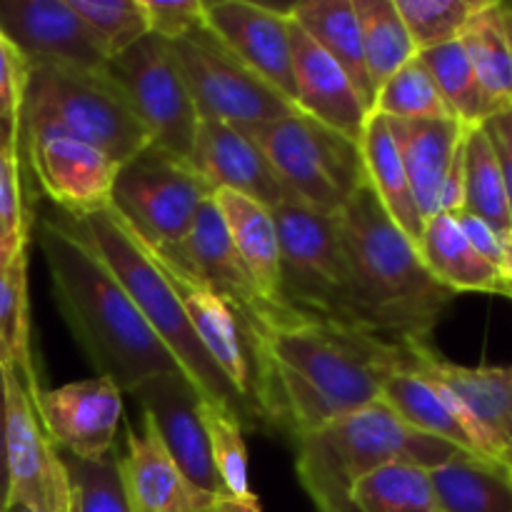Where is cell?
<instances>
[{
    "instance_id": "cell-1",
    "label": "cell",
    "mask_w": 512,
    "mask_h": 512,
    "mask_svg": "<svg viewBox=\"0 0 512 512\" xmlns=\"http://www.w3.org/2000/svg\"><path fill=\"white\" fill-rule=\"evenodd\" d=\"M243 345L265 430L293 440L380 400L410 348L315 318L268 323L245 333Z\"/></svg>"
},
{
    "instance_id": "cell-2",
    "label": "cell",
    "mask_w": 512,
    "mask_h": 512,
    "mask_svg": "<svg viewBox=\"0 0 512 512\" xmlns=\"http://www.w3.org/2000/svg\"><path fill=\"white\" fill-rule=\"evenodd\" d=\"M33 230L55 305L98 375L113 380L123 393L158 375H183L78 220L60 210L38 213Z\"/></svg>"
},
{
    "instance_id": "cell-3",
    "label": "cell",
    "mask_w": 512,
    "mask_h": 512,
    "mask_svg": "<svg viewBox=\"0 0 512 512\" xmlns=\"http://www.w3.org/2000/svg\"><path fill=\"white\" fill-rule=\"evenodd\" d=\"M370 333L395 345L428 343L453 293L425 268L420 250L363 185L335 215Z\"/></svg>"
},
{
    "instance_id": "cell-4",
    "label": "cell",
    "mask_w": 512,
    "mask_h": 512,
    "mask_svg": "<svg viewBox=\"0 0 512 512\" xmlns=\"http://www.w3.org/2000/svg\"><path fill=\"white\" fill-rule=\"evenodd\" d=\"M300 485L318 512H355L350 490L390 463L435 470L460 453L445 440L410 428L383 400L343 415L295 440Z\"/></svg>"
},
{
    "instance_id": "cell-5",
    "label": "cell",
    "mask_w": 512,
    "mask_h": 512,
    "mask_svg": "<svg viewBox=\"0 0 512 512\" xmlns=\"http://www.w3.org/2000/svg\"><path fill=\"white\" fill-rule=\"evenodd\" d=\"M78 223L83 225V230L93 240V245L103 255L115 278L120 280V285L128 290L130 300L140 310L150 330L163 340L170 355L178 360L180 370L193 385L195 393L203 400L223 405L230 413H235L243 428L265 430L258 413L235 393L233 385L225 380L218 365L205 353L193 325L188 323V315H185L173 285L168 283L158 263L150 258L138 235L115 213L113 205L100 210V213L88 215V218H80Z\"/></svg>"
},
{
    "instance_id": "cell-6",
    "label": "cell",
    "mask_w": 512,
    "mask_h": 512,
    "mask_svg": "<svg viewBox=\"0 0 512 512\" xmlns=\"http://www.w3.org/2000/svg\"><path fill=\"white\" fill-rule=\"evenodd\" d=\"M80 140L123 165L148 148V130L133 113L123 90L105 70L28 65L20 148L43 138Z\"/></svg>"
},
{
    "instance_id": "cell-7",
    "label": "cell",
    "mask_w": 512,
    "mask_h": 512,
    "mask_svg": "<svg viewBox=\"0 0 512 512\" xmlns=\"http://www.w3.org/2000/svg\"><path fill=\"white\" fill-rule=\"evenodd\" d=\"M285 308L303 318L370 333L335 218L295 200L273 210Z\"/></svg>"
},
{
    "instance_id": "cell-8",
    "label": "cell",
    "mask_w": 512,
    "mask_h": 512,
    "mask_svg": "<svg viewBox=\"0 0 512 512\" xmlns=\"http://www.w3.org/2000/svg\"><path fill=\"white\" fill-rule=\"evenodd\" d=\"M260 145L290 200L335 218L368 185L360 143L303 113L243 130Z\"/></svg>"
},
{
    "instance_id": "cell-9",
    "label": "cell",
    "mask_w": 512,
    "mask_h": 512,
    "mask_svg": "<svg viewBox=\"0 0 512 512\" xmlns=\"http://www.w3.org/2000/svg\"><path fill=\"white\" fill-rule=\"evenodd\" d=\"M210 198L208 180L155 143L120 165L113 183L115 213L153 248H178Z\"/></svg>"
},
{
    "instance_id": "cell-10",
    "label": "cell",
    "mask_w": 512,
    "mask_h": 512,
    "mask_svg": "<svg viewBox=\"0 0 512 512\" xmlns=\"http://www.w3.org/2000/svg\"><path fill=\"white\" fill-rule=\"evenodd\" d=\"M175 65L190 90L200 120H218L238 130L300 113L283 93L255 75L208 23L170 43Z\"/></svg>"
},
{
    "instance_id": "cell-11",
    "label": "cell",
    "mask_w": 512,
    "mask_h": 512,
    "mask_svg": "<svg viewBox=\"0 0 512 512\" xmlns=\"http://www.w3.org/2000/svg\"><path fill=\"white\" fill-rule=\"evenodd\" d=\"M108 73L123 90L150 140L190 163L200 115L168 40L153 33L145 35L133 48L108 60Z\"/></svg>"
},
{
    "instance_id": "cell-12",
    "label": "cell",
    "mask_w": 512,
    "mask_h": 512,
    "mask_svg": "<svg viewBox=\"0 0 512 512\" xmlns=\"http://www.w3.org/2000/svg\"><path fill=\"white\" fill-rule=\"evenodd\" d=\"M5 398H8L10 505H23L33 512H73V488L63 455L45 435L30 395L8 373H5Z\"/></svg>"
},
{
    "instance_id": "cell-13",
    "label": "cell",
    "mask_w": 512,
    "mask_h": 512,
    "mask_svg": "<svg viewBox=\"0 0 512 512\" xmlns=\"http://www.w3.org/2000/svg\"><path fill=\"white\" fill-rule=\"evenodd\" d=\"M45 435L75 460H105L115 450V433L123 420V390L113 380H90L40 390L33 400Z\"/></svg>"
},
{
    "instance_id": "cell-14",
    "label": "cell",
    "mask_w": 512,
    "mask_h": 512,
    "mask_svg": "<svg viewBox=\"0 0 512 512\" xmlns=\"http://www.w3.org/2000/svg\"><path fill=\"white\" fill-rule=\"evenodd\" d=\"M178 253V258L188 265L190 273L203 280L215 295L228 303L235 313L240 335L253 333L268 323H285L295 320L290 315L278 313L273 305L265 303L263 295L255 288L253 278L248 275L245 265L240 263L233 243L228 238L223 218L215 208L213 198L200 208L190 233L185 235L178 248H168Z\"/></svg>"
},
{
    "instance_id": "cell-15",
    "label": "cell",
    "mask_w": 512,
    "mask_h": 512,
    "mask_svg": "<svg viewBox=\"0 0 512 512\" xmlns=\"http://www.w3.org/2000/svg\"><path fill=\"white\" fill-rule=\"evenodd\" d=\"M0 33L30 68H108V58L68 0H0Z\"/></svg>"
},
{
    "instance_id": "cell-16",
    "label": "cell",
    "mask_w": 512,
    "mask_h": 512,
    "mask_svg": "<svg viewBox=\"0 0 512 512\" xmlns=\"http://www.w3.org/2000/svg\"><path fill=\"white\" fill-rule=\"evenodd\" d=\"M20 160H28L45 198L70 218H88L113 205L120 165L93 145L55 135L23 145Z\"/></svg>"
},
{
    "instance_id": "cell-17",
    "label": "cell",
    "mask_w": 512,
    "mask_h": 512,
    "mask_svg": "<svg viewBox=\"0 0 512 512\" xmlns=\"http://www.w3.org/2000/svg\"><path fill=\"white\" fill-rule=\"evenodd\" d=\"M130 395L138 398L143 413L153 420L160 443L190 488L203 495H223V483L210 460L208 435L200 418V395L185 375H158L138 385Z\"/></svg>"
},
{
    "instance_id": "cell-18",
    "label": "cell",
    "mask_w": 512,
    "mask_h": 512,
    "mask_svg": "<svg viewBox=\"0 0 512 512\" xmlns=\"http://www.w3.org/2000/svg\"><path fill=\"white\" fill-rule=\"evenodd\" d=\"M140 243H143V240H140ZM143 245L150 253V258H153L155 263H158V268L165 273L168 283L173 285L175 295H178L180 305H183L185 315H188V323L193 325L195 335H198V340L203 343L205 353H208L210 360L218 365V370L225 375V380L233 385L235 393L258 413V408H255L253 403L248 353H245L243 335H240L238 320H235L233 310H230L228 303H225L220 295H215L203 280H198L190 273L188 265L178 258L175 250L153 248V245L148 243ZM260 423H263V420H260Z\"/></svg>"
},
{
    "instance_id": "cell-19",
    "label": "cell",
    "mask_w": 512,
    "mask_h": 512,
    "mask_svg": "<svg viewBox=\"0 0 512 512\" xmlns=\"http://www.w3.org/2000/svg\"><path fill=\"white\" fill-rule=\"evenodd\" d=\"M405 368L443 385L478 425L495 458L512 470V365L468 368L443 360L430 343H415L408 348Z\"/></svg>"
},
{
    "instance_id": "cell-20",
    "label": "cell",
    "mask_w": 512,
    "mask_h": 512,
    "mask_svg": "<svg viewBox=\"0 0 512 512\" xmlns=\"http://www.w3.org/2000/svg\"><path fill=\"white\" fill-rule=\"evenodd\" d=\"M203 8L208 28L255 75H260L295 105L288 13L248 0H208V3L203 0Z\"/></svg>"
},
{
    "instance_id": "cell-21",
    "label": "cell",
    "mask_w": 512,
    "mask_h": 512,
    "mask_svg": "<svg viewBox=\"0 0 512 512\" xmlns=\"http://www.w3.org/2000/svg\"><path fill=\"white\" fill-rule=\"evenodd\" d=\"M190 165L213 190H233L275 210L290 200L278 173L250 135L218 120H200Z\"/></svg>"
},
{
    "instance_id": "cell-22",
    "label": "cell",
    "mask_w": 512,
    "mask_h": 512,
    "mask_svg": "<svg viewBox=\"0 0 512 512\" xmlns=\"http://www.w3.org/2000/svg\"><path fill=\"white\" fill-rule=\"evenodd\" d=\"M288 13V10H285ZM290 48H293L295 105L303 115L325 128L345 135L353 143L363 138L370 110L360 100L345 70L288 15Z\"/></svg>"
},
{
    "instance_id": "cell-23",
    "label": "cell",
    "mask_w": 512,
    "mask_h": 512,
    "mask_svg": "<svg viewBox=\"0 0 512 512\" xmlns=\"http://www.w3.org/2000/svg\"><path fill=\"white\" fill-rule=\"evenodd\" d=\"M380 400L410 428L445 440L453 448H458L460 453L500 463L493 450H490L488 440L478 430V425L465 413L463 405L443 385L430 380L428 375L403 365L383 383Z\"/></svg>"
},
{
    "instance_id": "cell-24",
    "label": "cell",
    "mask_w": 512,
    "mask_h": 512,
    "mask_svg": "<svg viewBox=\"0 0 512 512\" xmlns=\"http://www.w3.org/2000/svg\"><path fill=\"white\" fill-rule=\"evenodd\" d=\"M118 473L128 512H193L203 500L213 498L190 488L145 413L143 428L135 430L128 425Z\"/></svg>"
},
{
    "instance_id": "cell-25",
    "label": "cell",
    "mask_w": 512,
    "mask_h": 512,
    "mask_svg": "<svg viewBox=\"0 0 512 512\" xmlns=\"http://www.w3.org/2000/svg\"><path fill=\"white\" fill-rule=\"evenodd\" d=\"M388 120V118H385ZM420 215L430 220L440 213V195L465 140V125L443 120H388Z\"/></svg>"
},
{
    "instance_id": "cell-26",
    "label": "cell",
    "mask_w": 512,
    "mask_h": 512,
    "mask_svg": "<svg viewBox=\"0 0 512 512\" xmlns=\"http://www.w3.org/2000/svg\"><path fill=\"white\" fill-rule=\"evenodd\" d=\"M213 203L223 218L228 238L253 278L255 288L265 303L273 305L278 313L290 318H303L285 308L283 290H280V240L275 228L273 210L233 190H213Z\"/></svg>"
},
{
    "instance_id": "cell-27",
    "label": "cell",
    "mask_w": 512,
    "mask_h": 512,
    "mask_svg": "<svg viewBox=\"0 0 512 512\" xmlns=\"http://www.w3.org/2000/svg\"><path fill=\"white\" fill-rule=\"evenodd\" d=\"M420 258L435 280L450 293H500L505 280L478 250L470 245L458 220L450 213H438L425 220L418 243Z\"/></svg>"
},
{
    "instance_id": "cell-28",
    "label": "cell",
    "mask_w": 512,
    "mask_h": 512,
    "mask_svg": "<svg viewBox=\"0 0 512 512\" xmlns=\"http://www.w3.org/2000/svg\"><path fill=\"white\" fill-rule=\"evenodd\" d=\"M360 153H363L368 185L375 198H378V203L383 205L388 218L418 245L420 238H423L425 218L420 215L418 203H415L413 188H410L408 173H405L403 155H400L388 120L370 113L363 138H360Z\"/></svg>"
},
{
    "instance_id": "cell-29",
    "label": "cell",
    "mask_w": 512,
    "mask_h": 512,
    "mask_svg": "<svg viewBox=\"0 0 512 512\" xmlns=\"http://www.w3.org/2000/svg\"><path fill=\"white\" fill-rule=\"evenodd\" d=\"M285 10L345 70L365 108L373 110L375 88L365 65L363 33L353 0H305Z\"/></svg>"
},
{
    "instance_id": "cell-30",
    "label": "cell",
    "mask_w": 512,
    "mask_h": 512,
    "mask_svg": "<svg viewBox=\"0 0 512 512\" xmlns=\"http://www.w3.org/2000/svg\"><path fill=\"white\" fill-rule=\"evenodd\" d=\"M0 368L23 385L30 400L38 398L43 388L30 350L28 248L0 265Z\"/></svg>"
},
{
    "instance_id": "cell-31",
    "label": "cell",
    "mask_w": 512,
    "mask_h": 512,
    "mask_svg": "<svg viewBox=\"0 0 512 512\" xmlns=\"http://www.w3.org/2000/svg\"><path fill=\"white\" fill-rule=\"evenodd\" d=\"M440 512H512V470L458 453L430 470Z\"/></svg>"
},
{
    "instance_id": "cell-32",
    "label": "cell",
    "mask_w": 512,
    "mask_h": 512,
    "mask_svg": "<svg viewBox=\"0 0 512 512\" xmlns=\"http://www.w3.org/2000/svg\"><path fill=\"white\" fill-rule=\"evenodd\" d=\"M465 55L485 93L498 105L512 103V8L485 0L460 35Z\"/></svg>"
},
{
    "instance_id": "cell-33",
    "label": "cell",
    "mask_w": 512,
    "mask_h": 512,
    "mask_svg": "<svg viewBox=\"0 0 512 512\" xmlns=\"http://www.w3.org/2000/svg\"><path fill=\"white\" fill-rule=\"evenodd\" d=\"M463 180H465V203L463 210L488 223L495 233L508 238L512 230V213L508 188H505L503 173L495 160L493 145L483 128L465 130L463 145Z\"/></svg>"
},
{
    "instance_id": "cell-34",
    "label": "cell",
    "mask_w": 512,
    "mask_h": 512,
    "mask_svg": "<svg viewBox=\"0 0 512 512\" xmlns=\"http://www.w3.org/2000/svg\"><path fill=\"white\" fill-rule=\"evenodd\" d=\"M418 58L433 75L450 115L465 128H478L500 108L480 85L460 40L423 50V53H418Z\"/></svg>"
},
{
    "instance_id": "cell-35",
    "label": "cell",
    "mask_w": 512,
    "mask_h": 512,
    "mask_svg": "<svg viewBox=\"0 0 512 512\" xmlns=\"http://www.w3.org/2000/svg\"><path fill=\"white\" fill-rule=\"evenodd\" d=\"M363 33L365 65L373 88L383 85L403 65L418 58L413 38L395 0H353Z\"/></svg>"
},
{
    "instance_id": "cell-36",
    "label": "cell",
    "mask_w": 512,
    "mask_h": 512,
    "mask_svg": "<svg viewBox=\"0 0 512 512\" xmlns=\"http://www.w3.org/2000/svg\"><path fill=\"white\" fill-rule=\"evenodd\" d=\"M355 512H440L430 470L390 463L365 475L350 490Z\"/></svg>"
},
{
    "instance_id": "cell-37",
    "label": "cell",
    "mask_w": 512,
    "mask_h": 512,
    "mask_svg": "<svg viewBox=\"0 0 512 512\" xmlns=\"http://www.w3.org/2000/svg\"><path fill=\"white\" fill-rule=\"evenodd\" d=\"M373 115L388 120H443L453 118L423 60L415 58L378 85Z\"/></svg>"
},
{
    "instance_id": "cell-38",
    "label": "cell",
    "mask_w": 512,
    "mask_h": 512,
    "mask_svg": "<svg viewBox=\"0 0 512 512\" xmlns=\"http://www.w3.org/2000/svg\"><path fill=\"white\" fill-rule=\"evenodd\" d=\"M108 60L150 35L143 0H68Z\"/></svg>"
},
{
    "instance_id": "cell-39",
    "label": "cell",
    "mask_w": 512,
    "mask_h": 512,
    "mask_svg": "<svg viewBox=\"0 0 512 512\" xmlns=\"http://www.w3.org/2000/svg\"><path fill=\"white\" fill-rule=\"evenodd\" d=\"M200 418H203L205 435H208V448L213 468L218 473L223 490L235 498H248L255 495L250 490L248 473V450L243 440V425L230 413L228 408L210 400L200 398Z\"/></svg>"
},
{
    "instance_id": "cell-40",
    "label": "cell",
    "mask_w": 512,
    "mask_h": 512,
    "mask_svg": "<svg viewBox=\"0 0 512 512\" xmlns=\"http://www.w3.org/2000/svg\"><path fill=\"white\" fill-rule=\"evenodd\" d=\"M418 53L460 40L485 0H395Z\"/></svg>"
},
{
    "instance_id": "cell-41",
    "label": "cell",
    "mask_w": 512,
    "mask_h": 512,
    "mask_svg": "<svg viewBox=\"0 0 512 512\" xmlns=\"http://www.w3.org/2000/svg\"><path fill=\"white\" fill-rule=\"evenodd\" d=\"M33 213L25 203L23 160L18 153H0V265L28 248Z\"/></svg>"
},
{
    "instance_id": "cell-42",
    "label": "cell",
    "mask_w": 512,
    "mask_h": 512,
    "mask_svg": "<svg viewBox=\"0 0 512 512\" xmlns=\"http://www.w3.org/2000/svg\"><path fill=\"white\" fill-rule=\"evenodd\" d=\"M63 463L68 470L78 512H128L115 453L105 460H95V463L63 455Z\"/></svg>"
},
{
    "instance_id": "cell-43",
    "label": "cell",
    "mask_w": 512,
    "mask_h": 512,
    "mask_svg": "<svg viewBox=\"0 0 512 512\" xmlns=\"http://www.w3.org/2000/svg\"><path fill=\"white\" fill-rule=\"evenodd\" d=\"M25 80H28V63L0 33V153L20 155Z\"/></svg>"
},
{
    "instance_id": "cell-44",
    "label": "cell",
    "mask_w": 512,
    "mask_h": 512,
    "mask_svg": "<svg viewBox=\"0 0 512 512\" xmlns=\"http://www.w3.org/2000/svg\"><path fill=\"white\" fill-rule=\"evenodd\" d=\"M150 33L175 43L205 23L203 0H143Z\"/></svg>"
},
{
    "instance_id": "cell-45",
    "label": "cell",
    "mask_w": 512,
    "mask_h": 512,
    "mask_svg": "<svg viewBox=\"0 0 512 512\" xmlns=\"http://www.w3.org/2000/svg\"><path fill=\"white\" fill-rule=\"evenodd\" d=\"M455 220H458L460 230L465 233V238L470 240L475 250L503 275L505 280V268H508V245H505V238L500 233H495L488 223H483L480 218L470 215L468 210H460V213H453Z\"/></svg>"
},
{
    "instance_id": "cell-46",
    "label": "cell",
    "mask_w": 512,
    "mask_h": 512,
    "mask_svg": "<svg viewBox=\"0 0 512 512\" xmlns=\"http://www.w3.org/2000/svg\"><path fill=\"white\" fill-rule=\"evenodd\" d=\"M483 133L488 135L490 145H493L495 160L500 165V173H503L505 188H508V200H510V213H512V103L500 105L483 125Z\"/></svg>"
},
{
    "instance_id": "cell-47",
    "label": "cell",
    "mask_w": 512,
    "mask_h": 512,
    "mask_svg": "<svg viewBox=\"0 0 512 512\" xmlns=\"http://www.w3.org/2000/svg\"><path fill=\"white\" fill-rule=\"evenodd\" d=\"M10 505V470H8V398H5V373L0 368V512Z\"/></svg>"
},
{
    "instance_id": "cell-48",
    "label": "cell",
    "mask_w": 512,
    "mask_h": 512,
    "mask_svg": "<svg viewBox=\"0 0 512 512\" xmlns=\"http://www.w3.org/2000/svg\"><path fill=\"white\" fill-rule=\"evenodd\" d=\"M193 512H263L255 495L248 498H235V495H213V498L203 500Z\"/></svg>"
},
{
    "instance_id": "cell-49",
    "label": "cell",
    "mask_w": 512,
    "mask_h": 512,
    "mask_svg": "<svg viewBox=\"0 0 512 512\" xmlns=\"http://www.w3.org/2000/svg\"><path fill=\"white\" fill-rule=\"evenodd\" d=\"M505 245H508V268H505V295L512 298V230L505 238Z\"/></svg>"
},
{
    "instance_id": "cell-50",
    "label": "cell",
    "mask_w": 512,
    "mask_h": 512,
    "mask_svg": "<svg viewBox=\"0 0 512 512\" xmlns=\"http://www.w3.org/2000/svg\"><path fill=\"white\" fill-rule=\"evenodd\" d=\"M8 512H33L30 508H23V505H10Z\"/></svg>"
},
{
    "instance_id": "cell-51",
    "label": "cell",
    "mask_w": 512,
    "mask_h": 512,
    "mask_svg": "<svg viewBox=\"0 0 512 512\" xmlns=\"http://www.w3.org/2000/svg\"><path fill=\"white\" fill-rule=\"evenodd\" d=\"M73 512H78V505H75V498H73Z\"/></svg>"
}]
</instances>
